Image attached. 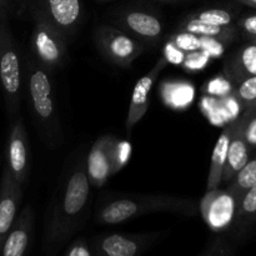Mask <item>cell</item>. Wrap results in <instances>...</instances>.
<instances>
[{
	"instance_id": "1",
	"label": "cell",
	"mask_w": 256,
	"mask_h": 256,
	"mask_svg": "<svg viewBox=\"0 0 256 256\" xmlns=\"http://www.w3.org/2000/svg\"><path fill=\"white\" fill-rule=\"evenodd\" d=\"M90 186L85 162L79 159L70 172L46 224L44 236L46 256L54 255L82 224L89 204Z\"/></svg>"
},
{
	"instance_id": "2",
	"label": "cell",
	"mask_w": 256,
	"mask_h": 256,
	"mask_svg": "<svg viewBox=\"0 0 256 256\" xmlns=\"http://www.w3.org/2000/svg\"><path fill=\"white\" fill-rule=\"evenodd\" d=\"M175 212L194 216L199 202L192 198L172 195H128L109 199L100 205L95 219L99 224L116 225L152 212Z\"/></svg>"
},
{
	"instance_id": "3",
	"label": "cell",
	"mask_w": 256,
	"mask_h": 256,
	"mask_svg": "<svg viewBox=\"0 0 256 256\" xmlns=\"http://www.w3.org/2000/svg\"><path fill=\"white\" fill-rule=\"evenodd\" d=\"M25 78L35 116L46 134L58 135L59 118L50 72L40 65L32 55L25 62Z\"/></svg>"
},
{
	"instance_id": "4",
	"label": "cell",
	"mask_w": 256,
	"mask_h": 256,
	"mask_svg": "<svg viewBox=\"0 0 256 256\" xmlns=\"http://www.w3.org/2000/svg\"><path fill=\"white\" fill-rule=\"evenodd\" d=\"M0 84L10 116L19 110L22 65L19 49L9 24V15L0 12Z\"/></svg>"
},
{
	"instance_id": "5",
	"label": "cell",
	"mask_w": 256,
	"mask_h": 256,
	"mask_svg": "<svg viewBox=\"0 0 256 256\" xmlns=\"http://www.w3.org/2000/svg\"><path fill=\"white\" fill-rule=\"evenodd\" d=\"M32 52L40 65L49 72L62 66L68 52V39L55 29L38 9L34 10Z\"/></svg>"
},
{
	"instance_id": "6",
	"label": "cell",
	"mask_w": 256,
	"mask_h": 256,
	"mask_svg": "<svg viewBox=\"0 0 256 256\" xmlns=\"http://www.w3.org/2000/svg\"><path fill=\"white\" fill-rule=\"evenodd\" d=\"M95 42L102 56L120 68H129L145 50L142 42L110 25L98 28Z\"/></svg>"
},
{
	"instance_id": "7",
	"label": "cell",
	"mask_w": 256,
	"mask_h": 256,
	"mask_svg": "<svg viewBox=\"0 0 256 256\" xmlns=\"http://www.w3.org/2000/svg\"><path fill=\"white\" fill-rule=\"evenodd\" d=\"M238 202L236 198L228 189L208 190L206 194L199 202V212L212 232H225L232 230L236 218Z\"/></svg>"
},
{
	"instance_id": "8",
	"label": "cell",
	"mask_w": 256,
	"mask_h": 256,
	"mask_svg": "<svg viewBox=\"0 0 256 256\" xmlns=\"http://www.w3.org/2000/svg\"><path fill=\"white\" fill-rule=\"evenodd\" d=\"M119 140L112 135H104L95 140L88 154L85 169L92 186L102 188L120 168Z\"/></svg>"
},
{
	"instance_id": "9",
	"label": "cell",
	"mask_w": 256,
	"mask_h": 256,
	"mask_svg": "<svg viewBox=\"0 0 256 256\" xmlns=\"http://www.w3.org/2000/svg\"><path fill=\"white\" fill-rule=\"evenodd\" d=\"M159 238V232L146 234H104L92 240L95 256H140Z\"/></svg>"
},
{
	"instance_id": "10",
	"label": "cell",
	"mask_w": 256,
	"mask_h": 256,
	"mask_svg": "<svg viewBox=\"0 0 256 256\" xmlns=\"http://www.w3.org/2000/svg\"><path fill=\"white\" fill-rule=\"evenodd\" d=\"M36 9L66 39L76 32L82 22L80 0H42Z\"/></svg>"
},
{
	"instance_id": "11",
	"label": "cell",
	"mask_w": 256,
	"mask_h": 256,
	"mask_svg": "<svg viewBox=\"0 0 256 256\" xmlns=\"http://www.w3.org/2000/svg\"><path fill=\"white\" fill-rule=\"evenodd\" d=\"M6 166L14 179L22 186L29 172V139L20 119L15 120L8 138Z\"/></svg>"
},
{
	"instance_id": "12",
	"label": "cell",
	"mask_w": 256,
	"mask_h": 256,
	"mask_svg": "<svg viewBox=\"0 0 256 256\" xmlns=\"http://www.w3.org/2000/svg\"><path fill=\"white\" fill-rule=\"evenodd\" d=\"M22 199V186L14 179L9 168L5 165L0 184V252L16 219Z\"/></svg>"
},
{
	"instance_id": "13",
	"label": "cell",
	"mask_w": 256,
	"mask_h": 256,
	"mask_svg": "<svg viewBox=\"0 0 256 256\" xmlns=\"http://www.w3.org/2000/svg\"><path fill=\"white\" fill-rule=\"evenodd\" d=\"M116 22L122 30L140 42H159L164 30L159 16L140 9L125 10L119 15Z\"/></svg>"
},
{
	"instance_id": "14",
	"label": "cell",
	"mask_w": 256,
	"mask_h": 256,
	"mask_svg": "<svg viewBox=\"0 0 256 256\" xmlns=\"http://www.w3.org/2000/svg\"><path fill=\"white\" fill-rule=\"evenodd\" d=\"M166 64L168 62L162 56V59L158 60L154 68L148 74L140 78L136 84H135L126 118V130L129 132H132V128L146 114L148 109H149V94L152 92V88L154 86L155 82L158 80V76L162 72V70L166 66Z\"/></svg>"
},
{
	"instance_id": "15",
	"label": "cell",
	"mask_w": 256,
	"mask_h": 256,
	"mask_svg": "<svg viewBox=\"0 0 256 256\" xmlns=\"http://www.w3.org/2000/svg\"><path fill=\"white\" fill-rule=\"evenodd\" d=\"M34 229V210L25 206L16 216L4 244L0 256H26Z\"/></svg>"
},
{
	"instance_id": "16",
	"label": "cell",
	"mask_w": 256,
	"mask_h": 256,
	"mask_svg": "<svg viewBox=\"0 0 256 256\" xmlns=\"http://www.w3.org/2000/svg\"><path fill=\"white\" fill-rule=\"evenodd\" d=\"M250 155H252V150L249 149L245 142L244 134H242V118L239 116L236 120H234V130L230 139L226 162L222 172V182L229 184L234 179L235 175L244 168Z\"/></svg>"
},
{
	"instance_id": "17",
	"label": "cell",
	"mask_w": 256,
	"mask_h": 256,
	"mask_svg": "<svg viewBox=\"0 0 256 256\" xmlns=\"http://www.w3.org/2000/svg\"><path fill=\"white\" fill-rule=\"evenodd\" d=\"M225 74L234 84L256 76V44L250 42L238 49L225 62Z\"/></svg>"
},
{
	"instance_id": "18",
	"label": "cell",
	"mask_w": 256,
	"mask_h": 256,
	"mask_svg": "<svg viewBox=\"0 0 256 256\" xmlns=\"http://www.w3.org/2000/svg\"><path fill=\"white\" fill-rule=\"evenodd\" d=\"M232 130H234V122L222 130L216 144H215L214 152L212 155V162H210L209 175H208V190L216 189L222 182V172H224L225 162H226Z\"/></svg>"
},
{
	"instance_id": "19",
	"label": "cell",
	"mask_w": 256,
	"mask_h": 256,
	"mask_svg": "<svg viewBox=\"0 0 256 256\" xmlns=\"http://www.w3.org/2000/svg\"><path fill=\"white\" fill-rule=\"evenodd\" d=\"M178 30L180 32H188L192 34L198 35L200 38H210L218 42H222L224 44L232 42L236 38L238 29L232 25L229 26H219V25H212L202 22L200 20L194 19V18L186 16L179 25Z\"/></svg>"
},
{
	"instance_id": "20",
	"label": "cell",
	"mask_w": 256,
	"mask_h": 256,
	"mask_svg": "<svg viewBox=\"0 0 256 256\" xmlns=\"http://www.w3.org/2000/svg\"><path fill=\"white\" fill-rule=\"evenodd\" d=\"M162 95L172 109H185L194 99V88L186 82H166L162 85Z\"/></svg>"
},
{
	"instance_id": "21",
	"label": "cell",
	"mask_w": 256,
	"mask_h": 256,
	"mask_svg": "<svg viewBox=\"0 0 256 256\" xmlns=\"http://www.w3.org/2000/svg\"><path fill=\"white\" fill-rule=\"evenodd\" d=\"M255 212H256V184L248 190L246 194L242 196V202H239L236 218H235L234 225H232V232H234L236 239H240V238H242L248 232H249L250 222H252V218Z\"/></svg>"
},
{
	"instance_id": "22",
	"label": "cell",
	"mask_w": 256,
	"mask_h": 256,
	"mask_svg": "<svg viewBox=\"0 0 256 256\" xmlns=\"http://www.w3.org/2000/svg\"><path fill=\"white\" fill-rule=\"evenodd\" d=\"M256 184V149L252 152L249 160L242 170L235 175L228 185V190L236 198L238 202H242L248 190Z\"/></svg>"
},
{
	"instance_id": "23",
	"label": "cell",
	"mask_w": 256,
	"mask_h": 256,
	"mask_svg": "<svg viewBox=\"0 0 256 256\" xmlns=\"http://www.w3.org/2000/svg\"><path fill=\"white\" fill-rule=\"evenodd\" d=\"M188 16L194 18V19L206 22V24L219 25V26L232 25V20H234V15L232 14V12H229L228 9H222V8H209V9L198 10Z\"/></svg>"
},
{
	"instance_id": "24",
	"label": "cell",
	"mask_w": 256,
	"mask_h": 256,
	"mask_svg": "<svg viewBox=\"0 0 256 256\" xmlns=\"http://www.w3.org/2000/svg\"><path fill=\"white\" fill-rule=\"evenodd\" d=\"M234 95L244 109L256 105V76H249L235 84Z\"/></svg>"
},
{
	"instance_id": "25",
	"label": "cell",
	"mask_w": 256,
	"mask_h": 256,
	"mask_svg": "<svg viewBox=\"0 0 256 256\" xmlns=\"http://www.w3.org/2000/svg\"><path fill=\"white\" fill-rule=\"evenodd\" d=\"M240 118L245 142L252 152L256 149V105L244 109Z\"/></svg>"
},
{
	"instance_id": "26",
	"label": "cell",
	"mask_w": 256,
	"mask_h": 256,
	"mask_svg": "<svg viewBox=\"0 0 256 256\" xmlns=\"http://www.w3.org/2000/svg\"><path fill=\"white\" fill-rule=\"evenodd\" d=\"M169 40L185 52H198L202 49V38L192 34V32L178 30V32L172 34Z\"/></svg>"
},
{
	"instance_id": "27",
	"label": "cell",
	"mask_w": 256,
	"mask_h": 256,
	"mask_svg": "<svg viewBox=\"0 0 256 256\" xmlns=\"http://www.w3.org/2000/svg\"><path fill=\"white\" fill-rule=\"evenodd\" d=\"M209 58L210 56H208V55L205 54V52H202V50L186 52L182 65L185 66V69L189 70L204 69V66L208 64V62H209Z\"/></svg>"
},
{
	"instance_id": "28",
	"label": "cell",
	"mask_w": 256,
	"mask_h": 256,
	"mask_svg": "<svg viewBox=\"0 0 256 256\" xmlns=\"http://www.w3.org/2000/svg\"><path fill=\"white\" fill-rule=\"evenodd\" d=\"M64 256H95L84 239H76L68 246Z\"/></svg>"
},
{
	"instance_id": "29",
	"label": "cell",
	"mask_w": 256,
	"mask_h": 256,
	"mask_svg": "<svg viewBox=\"0 0 256 256\" xmlns=\"http://www.w3.org/2000/svg\"><path fill=\"white\" fill-rule=\"evenodd\" d=\"M185 55L186 52H182V49L176 46L175 44H172V42H168L165 45L164 49V58L168 62H172V64H182L185 59Z\"/></svg>"
},
{
	"instance_id": "30",
	"label": "cell",
	"mask_w": 256,
	"mask_h": 256,
	"mask_svg": "<svg viewBox=\"0 0 256 256\" xmlns=\"http://www.w3.org/2000/svg\"><path fill=\"white\" fill-rule=\"evenodd\" d=\"M224 42H218L215 39H210V38H202V52H205L208 56H219L224 52L222 48Z\"/></svg>"
},
{
	"instance_id": "31",
	"label": "cell",
	"mask_w": 256,
	"mask_h": 256,
	"mask_svg": "<svg viewBox=\"0 0 256 256\" xmlns=\"http://www.w3.org/2000/svg\"><path fill=\"white\" fill-rule=\"evenodd\" d=\"M238 29L242 30L248 38L256 36V14H248L239 19Z\"/></svg>"
},
{
	"instance_id": "32",
	"label": "cell",
	"mask_w": 256,
	"mask_h": 256,
	"mask_svg": "<svg viewBox=\"0 0 256 256\" xmlns=\"http://www.w3.org/2000/svg\"><path fill=\"white\" fill-rule=\"evenodd\" d=\"M202 256H232V252L228 249V246H225L224 244H222V242H218L216 244L210 246Z\"/></svg>"
},
{
	"instance_id": "33",
	"label": "cell",
	"mask_w": 256,
	"mask_h": 256,
	"mask_svg": "<svg viewBox=\"0 0 256 256\" xmlns=\"http://www.w3.org/2000/svg\"><path fill=\"white\" fill-rule=\"evenodd\" d=\"M12 6V0H0V12H5L6 15H9Z\"/></svg>"
},
{
	"instance_id": "34",
	"label": "cell",
	"mask_w": 256,
	"mask_h": 256,
	"mask_svg": "<svg viewBox=\"0 0 256 256\" xmlns=\"http://www.w3.org/2000/svg\"><path fill=\"white\" fill-rule=\"evenodd\" d=\"M236 2H242V4L246 5V6L252 8V9L256 10V0H236Z\"/></svg>"
},
{
	"instance_id": "35",
	"label": "cell",
	"mask_w": 256,
	"mask_h": 256,
	"mask_svg": "<svg viewBox=\"0 0 256 256\" xmlns=\"http://www.w3.org/2000/svg\"><path fill=\"white\" fill-rule=\"evenodd\" d=\"M255 225H256V212H254V215H252V222H250V229H252V228H254Z\"/></svg>"
},
{
	"instance_id": "36",
	"label": "cell",
	"mask_w": 256,
	"mask_h": 256,
	"mask_svg": "<svg viewBox=\"0 0 256 256\" xmlns=\"http://www.w3.org/2000/svg\"><path fill=\"white\" fill-rule=\"evenodd\" d=\"M249 40L252 42H254V44H256V36H252V38H249Z\"/></svg>"
},
{
	"instance_id": "37",
	"label": "cell",
	"mask_w": 256,
	"mask_h": 256,
	"mask_svg": "<svg viewBox=\"0 0 256 256\" xmlns=\"http://www.w3.org/2000/svg\"><path fill=\"white\" fill-rule=\"evenodd\" d=\"M155 2H175V0H155Z\"/></svg>"
},
{
	"instance_id": "38",
	"label": "cell",
	"mask_w": 256,
	"mask_h": 256,
	"mask_svg": "<svg viewBox=\"0 0 256 256\" xmlns=\"http://www.w3.org/2000/svg\"><path fill=\"white\" fill-rule=\"evenodd\" d=\"M102 2H106V0H102Z\"/></svg>"
},
{
	"instance_id": "39",
	"label": "cell",
	"mask_w": 256,
	"mask_h": 256,
	"mask_svg": "<svg viewBox=\"0 0 256 256\" xmlns=\"http://www.w3.org/2000/svg\"><path fill=\"white\" fill-rule=\"evenodd\" d=\"M0 162H2V160H0Z\"/></svg>"
}]
</instances>
